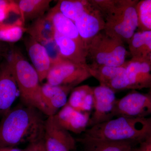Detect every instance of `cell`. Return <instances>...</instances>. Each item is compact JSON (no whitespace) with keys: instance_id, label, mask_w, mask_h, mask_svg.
Segmentation results:
<instances>
[{"instance_id":"obj_1","label":"cell","mask_w":151,"mask_h":151,"mask_svg":"<svg viewBox=\"0 0 151 151\" xmlns=\"http://www.w3.org/2000/svg\"><path fill=\"white\" fill-rule=\"evenodd\" d=\"M43 114L36 108L22 103L11 109L0 122V147L43 139L45 122Z\"/></svg>"},{"instance_id":"obj_2","label":"cell","mask_w":151,"mask_h":151,"mask_svg":"<svg viewBox=\"0 0 151 151\" xmlns=\"http://www.w3.org/2000/svg\"><path fill=\"white\" fill-rule=\"evenodd\" d=\"M151 136V118L118 117L89 127L78 141L129 142L135 145Z\"/></svg>"},{"instance_id":"obj_3","label":"cell","mask_w":151,"mask_h":151,"mask_svg":"<svg viewBox=\"0 0 151 151\" xmlns=\"http://www.w3.org/2000/svg\"><path fill=\"white\" fill-rule=\"evenodd\" d=\"M103 16V31L128 42L138 29V0H90Z\"/></svg>"},{"instance_id":"obj_4","label":"cell","mask_w":151,"mask_h":151,"mask_svg":"<svg viewBox=\"0 0 151 151\" xmlns=\"http://www.w3.org/2000/svg\"><path fill=\"white\" fill-rule=\"evenodd\" d=\"M6 56L14 70L22 103L36 108L48 116L42 97L39 77L34 68L16 47L11 49Z\"/></svg>"},{"instance_id":"obj_5","label":"cell","mask_w":151,"mask_h":151,"mask_svg":"<svg viewBox=\"0 0 151 151\" xmlns=\"http://www.w3.org/2000/svg\"><path fill=\"white\" fill-rule=\"evenodd\" d=\"M87 52L91 63L112 66L123 65L127 61L128 53L123 41L108 35L103 31L89 42Z\"/></svg>"},{"instance_id":"obj_6","label":"cell","mask_w":151,"mask_h":151,"mask_svg":"<svg viewBox=\"0 0 151 151\" xmlns=\"http://www.w3.org/2000/svg\"><path fill=\"white\" fill-rule=\"evenodd\" d=\"M151 86V62L147 58H132L127 61L125 71L106 86L115 92L150 88Z\"/></svg>"},{"instance_id":"obj_7","label":"cell","mask_w":151,"mask_h":151,"mask_svg":"<svg viewBox=\"0 0 151 151\" xmlns=\"http://www.w3.org/2000/svg\"><path fill=\"white\" fill-rule=\"evenodd\" d=\"M91 77L88 65L76 64L61 56L52 63L46 79L51 85L73 89Z\"/></svg>"},{"instance_id":"obj_8","label":"cell","mask_w":151,"mask_h":151,"mask_svg":"<svg viewBox=\"0 0 151 151\" xmlns=\"http://www.w3.org/2000/svg\"><path fill=\"white\" fill-rule=\"evenodd\" d=\"M151 115V94L133 90L124 97L117 99L114 117L148 118Z\"/></svg>"},{"instance_id":"obj_9","label":"cell","mask_w":151,"mask_h":151,"mask_svg":"<svg viewBox=\"0 0 151 151\" xmlns=\"http://www.w3.org/2000/svg\"><path fill=\"white\" fill-rule=\"evenodd\" d=\"M92 87L94 112L89 119V128L113 119L117 100L116 92L108 86L100 85Z\"/></svg>"},{"instance_id":"obj_10","label":"cell","mask_w":151,"mask_h":151,"mask_svg":"<svg viewBox=\"0 0 151 151\" xmlns=\"http://www.w3.org/2000/svg\"><path fill=\"white\" fill-rule=\"evenodd\" d=\"M44 144L46 151H70L75 147V140L70 132L57 122L54 116L45 120Z\"/></svg>"},{"instance_id":"obj_11","label":"cell","mask_w":151,"mask_h":151,"mask_svg":"<svg viewBox=\"0 0 151 151\" xmlns=\"http://www.w3.org/2000/svg\"><path fill=\"white\" fill-rule=\"evenodd\" d=\"M18 87L12 68L8 60L0 65V115L8 113L15 100Z\"/></svg>"},{"instance_id":"obj_12","label":"cell","mask_w":151,"mask_h":151,"mask_svg":"<svg viewBox=\"0 0 151 151\" xmlns=\"http://www.w3.org/2000/svg\"><path fill=\"white\" fill-rule=\"evenodd\" d=\"M54 116L63 129L69 132L80 134L84 133L89 127L91 114L75 110L67 103Z\"/></svg>"},{"instance_id":"obj_13","label":"cell","mask_w":151,"mask_h":151,"mask_svg":"<svg viewBox=\"0 0 151 151\" xmlns=\"http://www.w3.org/2000/svg\"><path fill=\"white\" fill-rule=\"evenodd\" d=\"M74 23L86 50L89 42L99 33L103 31L105 27L103 16L95 7L92 10L83 14Z\"/></svg>"},{"instance_id":"obj_14","label":"cell","mask_w":151,"mask_h":151,"mask_svg":"<svg viewBox=\"0 0 151 151\" xmlns=\"http://www.w3.org/2000/svg\"><path fill=\"white\" fill-rule=\"evenodd\" d=\"M24 42L33 66L42 82L47 77L52 64L51 60L44 47L32 37L29 36L25 38Z\"/></svg>"},{"instance_id":"obj_15","label":"cell","mask_w":151,"mask_h":151,"mask_svg":"<svg viewBox=\"0 0 151 151\" xmlns=\"http://www.w3.org/2000/svg\"><path fill=\"white\" fill-rule=\"evenodd\" d=\"M73 89L68 86L51 85L47 82L41 85L42 97L49 116H54L57 111L67 104L68 96Z\"/></svg>"},{"instance_id":"obj_16","label":"cell","mask_w":151,"mask_h":151,"mask_svg":"<svg viewBox=\"0 0 151 151\" xmlns=\"http://www.w3.org/2000/svg\"><path fill=\"white\" fill-rule=\"evenodd\" d=\"M54 40L63 58L76 64L88 65L87 50L75 41L60 34L56 31Z\"/></svg>"},{"instance_id":"obj_17","label":"cell","mask_w":151,"mask_h":151,"mask_svg":"<svg viewBox=\"0 0 151 151\" xmlns=\"http://www.w3.org/2000/svg\"><path fill=\"white\" fill-rule=\"evenodd\" d=\"M46 15L51 20L57 32L75 41L86 50L85 45L79 35L74 22L53 7L48 11Z\"/></svg>"},{"instance_id":"obj_18","label":"cell","mask_w":151,"mask_h":151,"mask_svg":"<svg viewBox=\"0 0 151 151\" xmlns=\"http://www.w3.org/2000/svg\"><path fill=\"white\" fill-rule=\"evenodd\" d=\"M67 104L77 111L90 113L94 105L92 86L83 85L73 88L70 92Z\"/></svg>"},{"instance_id":"obj_19","label":"cell","mask_w":151,"mask_h":151,"mask_svg":"<svg viewBox=\"0 0 151 151\" xmlns=\"http://www.w3.org/2000/svg\"><path fill=\"white\" fill-rule=\"evenodd\" d=\"M26 28L29 36L41 44L54 39L55 28L46 14L33 21Z\"/></svg>"},{"instance_id":"obj_20","label":"cell","mask_w":151,"mask_h":151,"mask_svg":"<svg viewBox=\"0 0 151 151\" xmlns=\"http://www.w3.org/2000/svg\"><path fill=\"white\" fill-rule=\"evenodd\" d=\"M24 24L44 15L50 7V0H19L15 1Z\"/></svg>"},{"instance_id":"obj_21","label":"cell","mask_w":151,"mask_h":151,"mask_svg":"<svg viewBox=\"0 0 151 151\" xmlns=\"http://www.w3.org/2000/svg\"><path fill=\"white\" fill-rule=\"evenodd\" d=\"M53 8L74 22L83 14L93 9L94 6L90 0H60Z\"/></svg>"},{"instance_id":"obj_22","label":"cell","mask_w":151,"mask_h":151,"mask_svg":"<svg viewBox=\"0 0 151 151\" xmlns=\"http://www.w3.org/2000/svg\"><path fill=\"white\" fill-rule=\"evenodd\" d=\"M127 43L132 58L150 59L151 53V31L135 32Z\"/></svg>"},{"instance_id":"obj_23","label":"cell","mask_w":151,"mask_h":151,"mask_svg":"<svg viewBox=\"0 0 151 151\" xmlns=\"http://www.w3.org/2000/svg\"><path fill=\"white\" fill-rule=\"evenodd\" d=\"M127 61L119 66H108L91 63L88 64L92 77L99 81L100 85L107 86L111 81L122 74L126 70Z\"/></svg>"},{"instance_id":"obj_24","label":"cell","mask_w":151,"mask_h":151,"mask_svg":"<svg viewBox=\"0 0 151 151\" xmlns=\"http://www.w3.org/2000/svg\"><path fill=\"white\" fill-rule=\"evenodd\" d=\"M86 151H127L134 144L129 142H110L101 140L79 141Z\"/></svg>"},{"instance_id":"obj_25","label":"cell","mask_w":151,"mask_h":151,"mask_svg":"<svg viewBox=\"0 0 151 151\" xmlns=\"http://www.w3.org/2000/svg\"><path fill=\"white\" fill-rule=\"evenodd\" d=\"M26 31L23 22L0 24V41L17 42L22 38Z\"/></svg>"},{"instance_id":"obj_26","label":"cell","mask_w":151,"mask_h":151,"mask_svg":"<svg viewBox=\"0 0 151 151\" xmlns=\"http://www.w3.org/2000/svg\"><path fill=\"white\" fill-rule=\"evenodd\" d=\"M137 10L139 31H151V0L139 1Z\"/></svg>"},{"instance_id":"obj_27","label":"cell","mask_w":151,"mask_h":151,"mask_svg":"<svg viewBox=\"0 0 151 151\" xmlns=\"http://www.w3.org/2000/svg\"><path fill=\"white\" fill-rule=\"evenodd\" d=\"M42 45L46 49L52 64L57 61L61 57L58 47L54 39L49 41Z\"/></svg>"},{"instance_id":"obj_28","label":"cell","mask_w":151,"mask_h":151,"mask_svg":"<svg viewBox=\"0 0 151 151\" xmlns=\"http://www.w3.org/2000/svg\"><path fill=\"white\" fill-rule=\"evenodd\" d=\"M44 145L43 139L34 142L30 143L27 148L24 151H41Z\"/></svg>"},{"instance_id":"obj_29","label":"cell","mask_w":151,"mask_h":151,"mask_svg":"<svg viewBox=\"0 0 151 151\" xmlns=\"http://www.w3.org/2000/svg\"><path fill=\"white\" fill-rule=\"evenodd\" d=\"M135 151H151V136L139 144Z\"/></svg>"},{"instance_id":"obj_30","label":"cell","mask_w":151,"mask_h":151,"mask_svg":"<svg viewBox=\"0 0 151 151\" xmlns=\"http://www.w3.org/2000/svg\"><path fill=\"white\" fill-rule=\"evenodd\" d=\"M0 151H22L19 149L14 148L13 147H5L0 148Z\"/></svg>"},{"instance_id":"obj_31","label":"cell","mask_w":151,"mask_h":151,"mask_svg":"<svg viewBox=\"0 0 151 151\" xmlns=\"http://www.w3.org/2000/svg\"><path fill=\"white\" fill-rule=\"evenodd\" d=\"M1 42V41H0V57L5 55L6 52V50L3 48V47Z\"/></svg>"},{"instance_id":"obj_32","label":"cell","mask_w":151,"mask_h":151,"mask_svg":"<svg viewBox=\"0 0 151 151\" xmlns=\"http://www.w3.org/2000/svg\"><path fill=\"white\" fill-rule=\"evenodd\" d=\"M41 151H46L45 147V145H44L43 147L42 148V149L41 150Z\"/></svg>"},{"instance_id":"obj_33","label":"cell","mask_w":151,"mask_h":151,"mask_svg":"<svg viewBox=\"0 0 151 151\" xmlns=\"http://www.w3.org/2000/svg\"><path fill=\"white\" fill-rule=\"evenodd\" d=\"M127 151H135V150H134L133 148H132L129 149V150H128Z\"/></svg>"},{"instance_id":"obj_34","label":"cell","mask_w":151,"mask_h":151,"mask_svg":"<svg viewBox=\"0 0 151 151\" xmlns=\"http://www.w3.org/2000/svg\"><path fill=\"white\" fill-rule=\"evenodd\" d=\"M148 93H150V94H151V89H149V91Z\"/></svg>"},{"instance_id":"obj_35","label":"cell","mask_w":151,"mask_h":151,"mask_svg":"<svg viewBox=\"0 0 151 151\" xmlns=\"http://www.w3.org/2000/svg\"><path fill=\"white\" fill-rule=\"evenodd\" d=\"M150 58V62H151V53L150 55V58Z\"/></svg>"},{"instance_id":"obj_36","label":"cell","mask_w":151,"mask_h":151,"mask_svg":"<svg viewBox=\"0 0 151 151\" xmlns=\"http://www.w3.org/2000/svg\"><path fill=\"white\" fill-rule=\"evenodd\" d=\"M149 89H151V87H150V88H149Z\"/></svg>"}]
</instances>
